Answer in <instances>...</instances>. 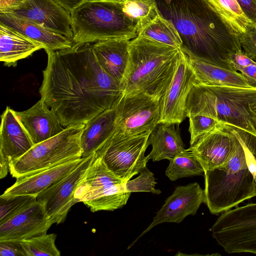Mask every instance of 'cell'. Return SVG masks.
Segmentation results:
<instances>
[{"mask_svg":"<svg viewBox=\"0 0 256 256\" xmlns=\"http://www.w3.org/2000/svg\"><path fill=\"white\" fill-rule=\"evenodd\" d=\"M46 52L40 93L64 128L84 124L118 103L120 83L102 68L90 43Z\"/></svg>","mask_w":256,"mask_h":256,"instance_id":"obj_1","label":"cell"},{"mask_svg":"<svg viewBox=\"0 0 256 256\" xmlns=\"http://www.w3.org/2000/svg\"><path fill=\"white\" fill-rule=\"evenodd\" d=\"M155 2L158 14L170 22L176 30L184 52L233 70L231 58L242 50L238 34L208 0H155Z\"/></svg>","mask_w":256,"mask_h":256,"instance_id":"obj_2","label":"cell"},{"mask_svg":"<svg viewBox=\"0 0 256 256\" xmlns=\"http://www.w3.org/2000/svg\"><path fill=\"white\" fill-rule=\"evenodd\" d=\"M180 49L138 35L130 40L129 58L120 82L123 94L143 92L160 100L168 90Z\"/></svg>","mask_w":256,"mask_h":256,"instance_id":"obj_3","label":"cell"},{"mask_svg":"<svg viewBox=\"0 0 256 256\" xmlns=\"http://www.w3.org/2000/svg\"><path fill=\"white\" fill-rule=\"evenodd\" d=\"M234 152L222 166L205 170L204 202L210 212L219 214L256 196V159L250 147L234 128Z\"/></svg>","mask_w":256,"mask_h":256,"instance_id":"obj_4","label":"cell"},{"mask_svg":"<svg viewBox=\"0 0 256 256\" xmlns=\"http://www.w3.org/2000/svg\"><path fill=\"white\" fill-rule=\"evenodd\" d=\"M186 114L212 118L256 138V88L196 84L188 98Z\"/></svg>","mask_w":256,"mask_h":256,"instance_id":"obj_5","label":"cell"},{"mask_svg":"<svg viewBox=\"0 0 256 256\" xmlns=\"http://www.w3.org/2000/svg\"><path fill=\"white\" fill-rule=\"evenodd\" d=\"M75 44L108 39L131 40L138 36L136 24L118 0H86L70 12Z\"/></svg>","mask_w":256,"mask_h":256,"instance_id":"obj_6","label":"cell"},{"mask_svg":"<svg viewBox=\"0 0 256 256\" xmlns=\"http://www.w3.org/2000/svg\"><path fill=\"white\" fill-rule=\"evenodd\" d=\"M84 124L65 128L56 136L34 144L20 158L9 162V170L16 178L60 164L82 158L80 144Z\"/></svg>","mask_w":256,"mask_h":256,"instance_id":"obj_7","label":"cell"},{"mask_svg":"<svg viewBox=\"0 0 256 256\" xmlns=\"http://www.w3.org/2000/svg\"><path fill=\"white\" fill-rule=\"evenodd\" d=\"M124 182L106 166L96 152V158L80 182L74 194L76 203L82 202L94 212L113 211L125 206L130 196Z\"/></svg>","mask_w":256,"mask_h":256,"instance_id":"obj_8","label":"cell"},{"mask_svg":"<svg viewBox=\"0 0 256 256\" xmlns=\"http://www.w3.org/2000/svg\"><path fill=\"white\" fill-rule=\"evenodd\" d=\"M210 232L213 238L228 254H256V202L221 213Z\"/></svg>","mask_w":256,"mask_h":256,"instance_id":"obj_9","label":"cell"},{"mask_svg":"<svg viewBox=\"0 0 256 256\" xmlns=\"http://www.w3.org/2000/svg\"><path fill=\"white\" fill-rule=\"evenodd\" d=\"M116 110V138L150 132L160 119V100L143 92L123 94Z\"/></svg>","mask_w":256,"mask_h":256,"instance_id":"obj_10","label":"cell"},{"mask_svg":"<svg viewBox=\"0 0 256 256\" xmlns=\"http://www.w3.org/2000/svg\"><path fill=\"white\" fill-rule=\"evenodd\" d=\"M150 134L125 138L112 136L96 154L125 183L146 166L148 160L144 154L150 145Z\"/></svg>","mask_w":256,"mask_h":256,"instance_id":"obj_11","label":"cell"},{"mask_svg":"<svg viewBox=\"0 0 256 256\" xmlns=\"http://www.w3.org/2000/svg\"><path fill=\"white\" fill-rule=\"evenodd\" d=\"M95 158L96 152L83 158L74 169L37 196L36 200L43 205L54 224L64 222L71 207L76 204V188Z\"/></svg>","mask_w":256,"mask_h":256,"instance_id":"obj_12","label":"cell"},{"mask_svg":"<svg viewBox=\"0 0 256 256\" xmlns=\"http://www.w3.org/2000/svg\"><path fill=\"white\" fill-rule=\"evenodd\" d=\"M196 75L187 55L182 50L176 69L170 86L160 100L159 122L178 124L186 117V105L188 94L195 84Z\"/></svg>","mask_w":256,"mask_h":256,"instance_id":"obj_13","label":"cell"},{"mask_svg":"<svg viewBox=\"0 0 256 256\" xmlns=\"http://www.w3.org/2000/svg\"><path fill=\"white\" fill-rule=\"evenodd\" d=\"M236 140L234 128L220 124L202 136L188 149L204 171L212 170L228 162L234 152Z\"/></svg>","mask_w":256,"mask_h":256,"instance_id":"obj_14","label":"cell"},{"mask_svg":"<svg viewBox=\"0 0 256 256\" xmlns=\"http://www.w3.org/2000/svg\"><path fill=\"white\" fill-rule=\"evenodd\" d=\"M204 200V190L196 182L176 187L172 194L165 200L148 226L128 249L156 225L164 222L179 224L187 216L195 215Z\"/></svg>","mask_w":256,"mask_h":256,"instance_id":"obj_15","label":"cell"},{"mask_svg":"<svg viewBox=\"0 0 256 256\" xmlns=\"http://www.w3.org/2000/svg\"><path fill=\"white\" fill-rule=\"evenodd\" d=\"M6 12L40 24L72 40L70 13L54 0H25Z\"/></svg>","mask_w":256,"mask_h":256,"instance_id":"obj_16","label":"cell"},{"mask_svg":"<svg viewBox=\"0 0 256 256\" xmlns=\"http://www.w3.org/2000/svg\"><path fill=\"white\" fill-rule=\"evenodd\" d=\"M53 224L43 205L36 200L20 213L0 224V240L21 241L46 233Z\"/></svg>","mask_w":256,"mask_h":256,"instance_id":"obj_17","label":"cell"},{"mask_svg":"<svg viewBox=\"0 0 256 256\" xmlns=\"http://www.w3.org/2000/svg\"><path fill=\"white\" fill-rule=\"evenodd\" d=\"M82 160L83 158L69 160L18 178L14 184L7 188L0 196L7 198L20 195L37 196L43 190L69 174Z\"/></svg>","mask_w":256,"mask_h":256,"instance_id":"obj_18","label":"cell"},{"mask_svg":"<svg viewBox=\"0 0 256 256\" xmlns=\"http://www.w3.org/2000/svg\"><path fill=\"white\" fill-rule=\"evenodd\" d=\"M16 114L34 144L56 136L65 128L58 116L41 98L29 109Z\"/></svg>","mask_w":256,"mask_h":256,"instance_id":"obj_19","label":"cell"},{"mask_svg":"<svg viewBox=\"0 0 256 256\" xmlns=\"http://www.w3.org/2000/svg\"><path fill=\"white\" fill-rule=\"evenodd\" d=\"M34 145L16 115V111L6 106L1 116L0 160L8 162L16 160Z\"/></svg>","mask_w":256,"mask_h":256,"instance_id":"obj_20","label":"cell"},{"mask_svg":"<svg viewBox=\"0 0 256 256\" xmlns=\"http://www.w3.org/2000/svg\"><path fill=\"white\" fill-rule=\"evenodd\" d=\"M0 22L41 44L46 52L72 47V40L10 12H0Z\"/></svg>","mask_w":256,"mask_h":256,"instance_id":"obj_21","label":"cell"},{"mask_svg":"<svg viewBox=\"0 0 256 256\" xmlns=\"http://www.w3.org/2000/svg\"><path fill=\"white\" fill-rule=\"evenodd\" d=\"M116 106L98 114L86 124L81 133L82 158L96 152L112 137L116 128Z\"/></svg>","mask_w":256,"mask_h":256,"instance_id":"obj_22","label":"cell"},{"mask_svg":"<svg viewBox=\"0 0 256 256\" xmlns=\"http://www.w3.org/2000/svg\"><path fill=\"white\" fill-rule=\"evenodd\" d=\"M130 40L108 39L92 44L93 50L102 68L110 76L121 82L129 58Z\"/></svg>","mask_w":256,"mask_h":256,"instance_id":"obj_23","label":"cell"},{"mask_svg":"<svg viewBox=\"0 0 256 256\" xmlns=\"http://www.w3.org/2000/svg\"><path fill=\"white\" fill-rule=\"evenodd\" d=\"M186 54L196 75L197 84L256 88L250 80L238 72L216 66Z\"/></svg>","mask_w":256,"mask_h":256,"instance_id":"obj_24","label":"cell"},{"mask_svg":"<svg viewBox=\"0 0 256 256\" xmlns=\"http://www.w3.org/2000/svg\"><path fill=\"white\" fill-rule=\"evenodd\" d=\"M42 48L40 42L0 22V60L5 66H15L18 60Z\"/></svg>","mask_w":256,"mask_h":256,"instance_id":"obj_25","label":"cell"},{"mask_svg":"<svg viewBox=\"0 0 256 256\" xmlns=\"http://www.w3.org/2000/svg\"><path fill=\"white\" fill-rule=\"evenodd\" d=\"M175 124L159 122L150 132L148 142L152 149L146 156L148 160H170L185 149L180 131Z\"/></svg>","mask_w":256,"mask_h":256,"instance_id":"obj_26","label":"cell"},{"mask_svg":"<svg viewBox=\"0 0 256 256\" xmlns=\"http://www.w3.org/2000/svg\"><path fill=\"white\" fill-rule=\"evenodd\" d=\"M138 35L175 48H182L181 39L175 27L159 14L140 28Z\"/></svg>","mask_w":256,"mask_h":256,"instance_id":"obj_27","label":"cell"},{"mask_svg":"<svg viewBox=\"0 0 256 256\" xmlns=\"http://www.w3.org/2000/svg\"><path fill=\"white\" fill-rule=\"evenodd\" d=\"M204 170L193 153L184 149L170 160L166 175L172 181L204 174Z\"/></svg>","mask_w":256,"mask_h":256,"instance_id":"obj_28","label":"cell"},{"mask_svg":"<svg viewBox=\"0 0 256 256\" xmlns=\"http://www.w3.org/2000/svg\"><path fill=\"white\" fill-rule=\"evenodd\" d=\"M208 0L238 34L252 26L236 0Z\"/></svg>","mask_w":256,"mask_h":256,"instance_id":"obj_29","label":"cell"},{"mask_svg":"<svg viewBox=\"0 0 256 256\" xmlns=\"http://www.w3.org/2000/svg\"><path fill=\"white\" fill-rule=\"evenodd\" d=\"M124 13L137 25L138 30L158 14L155 0H118Z\"/></svg>","mask_w":256,"mask_h":256,"instance_id":"obj_30","label":"cell"},{"mask_svg":"<svg viewBox=\"0 0 256 256\" xmlns=\"http://www.w3.org/2000/svg\"><path fill=\"white\" fill-rule=\"evenodd\" d=\"M55 234H43L20 241L26 256H59Z\"/></svg>","mask_w":256,"mask_h":256,"instance_id":"obj_31","label":"cell"},{"mask_svg":"<svg viewBox=\"0 0 256 256\" xmlns=\"http://www.w3.org/2000/svg\"><path fill=\"white\" fill-rule=\"evenodd\" d=\"M36 202V196L20 195L0 196V224L10 220Z\"/></svg>","mask_w":256,"mask_h":256,"instance_id":"obj_32","label":"cell"},{"mask_svg":"<svg viewBox=\"0 0 256 256\" xmlns=\"http://www.w3.org/2000/svg\"><path fill=\"white\" fill-rule=\"evenodd\" d=\"M156 184L154 174L146 166L140 170L138 177L126 182L124 188L126 190L130 193L148 192L158 194L161 191L155 188Z\"/></svg>","mask_w":256,"mask_h":256,"instance_id":"obj_33","label":"cell"},{"mask_svg":"<svg viewBox=\"0 0 256 256\" xmlns=\"http://www.w3.org/2000/svg\"><path fill=\"white\" fill-rule=\"evenodd\" d=\"M188 130L190 134V145L194 144L202 136L210 132L220 124L217 120L205 116H190Z\"/></svg>","mask_w":256,"mask_h":256,"instance_id":"obj_34","label":"cell"},{"mask_svg":"<svg viewBox=\"0 0 256 256\" xmlns=\"http://www.w3.org/2000/svg\"><path fill=\"white\" fill-rule=\"evenodd\" d=\"M230 64L234 70L240 72L256 86V60L244 50L232 57Z\"/></svg>","mask_w":256,"mask_h":256,"instance_id":"obj_35","label":"cell"},{"mask_svg":"<svg viewBox=\"0 0 256 256\" xmlns=\"http://www.w3.org/2000/svg\"><path fill=\"white\" fill-rule=\"evenodd\" d=\"M238 38L242 49L256 60V26L239 34Z\"/></svg>","mask_w":256,"mask_h":256,"instance_id":"obj_36","label":"cell"},{"mask_svg":"<svg viewBox=\"0 0 256 256\" xmlns=\"http://www.w3.org/2000/svg\"><path fill=\"white\" fill-rule=\"evenodd\" d=\"M1 256H26L20 241L0 240Z\"/></svg>","mask_w":256,"mask_h":256,"instance_id":"obj_37","label":"cell"},{"mask_svg":"<svg viewBox=\"0 0 256 256\" xmlns=\"http://www.w3.org/2000/svg\"><path fill=\"white\" fill-rule=\"evenodd\" d=\"M252 26H256V0H236Z\"/></svg>","mask_w":256,"mask_h":256,"instance_id":"obj_38","label":"cell"},{"mask_svg":"<svg viewBox=\"0 0 256 256\" xmlns=\"http://www.w3.org/2000/svg\"><path fill=\"white\" fill-rule=\"evenodd\" d=\"M69 12L86 0H54Z\"/></svg>","mask_w":256,"mask_h":256,"instance_id":"obj_39","label":"cell"},{"mask_svg":"<svg viewBox=\"0 0 256 256\" xmlns=\"http://www.w3.org/2000/svg\"><path fill=\"white\" fill-rule=\"evenodd\" d=\"M25 0H0V12H6L16 8Z\"/></svg>","mask_w":256,"mask_h":256,"instance_id":"obj_40","label":"cell"},{"mask_svg":"<svg viewBox=\"0 0 256 256\" xmlns=\"http://www.w3.org/2000/svg\"><path fill=\"white\" fill-rule=\"evenodd\" d=\"M256 159V154L254 156Z\"/></svg>","mask_w":256,"mask_h":256,"instance_id":"obj_41","label":"cell"},{"mask_svg":"<svg viewBox=\"0 0 256 256\" xmlns=\"http://www.w3.org/2000/svg\"></svg>","mask_w":256,"mask_h":256,"instance_id":"obj_42","label":"cell"}]
</instances>
